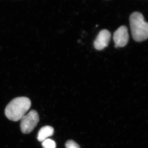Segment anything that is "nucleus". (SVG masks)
<instances>
[{"label":"nucleus","mask_w":148,"mask_h":148,"mask_svg":"<svg viewBox=\"0 0 148 148\" xmlns=\"http://www.w3.org/2000/svg\"><path fill=\"white\" fill-rule=\"evenodd\" d=\"M42 146L43 148H56V143L54 140L47 138L42 141Z\"/></svg>","instance_id":"7"},{"label":"nucleus","mask_w":148,"mask_h":148,"mask_svg":"<svg viewBox=\"0 0 148 148\" xmlns=\"http://www.w3.org/2000/svg\"><path fill=\"white\" fill-rule=\"evenodd\" d=\"M54 133V129L51 126H45L40 128L38 134L37 138L38 141H42L53 135Z\"/></svg>","instance_id":"6"},{"label":"nucleus","mask_w":148,"mask_h":148,"mask_svg":"<svg viewBox=\"0 0 148 148\" xmlns=\"http://www.w3.org/2000/svg\"><path fill=\"white\" fill-rule=\"evenodd\" d=\"M111 34L107 29H103L99 32L94 42V48L101 51L107 47L111 40Z\"/></svg>","instance_id":"5"},{"label":"nucleus","mask_w":148,"mask_h":148,"mask_svg":"<svg viewBox=\"0 0 148 148\" xmlns=\"http://www.w3.org/2000/svg\"><path fill=\"white\" fill-rule=\"evenodd\" d=\"M31 106V101L27 97H17L7 105L5 109V114L11 121H19L29 111Z\"/></svg>","instance_id":"1"},{"label":"nucleus","mask_w":148,"mask_h":148,"mask_svg":"<svg viewBox=\"0 0 148 148\" xmlns=\"http://www.w3.org/2000/svg\"><path fill=\"white\" fill-rule=\"evenodd\" d=\"M113 40L115 47H125L129 40V34L127 27L122 26L114 33Z\"/></svg>","instance_id":"4"},{"label":"nucleus","mask_w":148,"mask_h":148,"mask_svg":"<svg viewBox=\"0 0 148 148\" xmlns=\"http://www.w3.org/2000/svg\"><path fill=\"white\" fill-rule=\"evenodd\" d=\"M130 23L132 36L135 41L141 42L148 39V23L141 13L133 12L130 16Z\"/></svg>","instance_id":"2"},{"label":"nucleus","mask_w":148,"mask_h":148,"mask_svg":"<svg viewBox=\"0 0 148 148\" xmlns=\"http://www.w3.org/2000/svg\"><path fill=\"white\" fill-rule=\"evenodd\" d=\"M66 148H80L79 146L77 143L72 140H69L66 143Z\"/></svg>","instance_id":"8"},{"label":"nucleus","mask_w":148,"mask_h":148,"mask_svg":"<svg viewBox=\"0 0 148 148\" xmlns=\"http://www.w3.org/2000/svg\"><path fill=\"white\" fill-rule=\"evenodd\" d=\"M39 116L37 111L32 110L21 119L20 128L24 134L32 132L39 122Z\"/></svg>","instance_id":"3"}]
</instances>
